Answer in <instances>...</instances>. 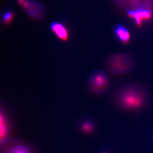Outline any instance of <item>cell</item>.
Wrapping results in <instances>:
<instances>
[{
    "label": "cell",
    "mask_w": 153,
    "mask_h": 153,
    "mask_svg": "<svg viewBox=\"0 0 153 153\" xmlns=\"http://www.w3.org/2000/svg\"><path fill=\"white\" fill-rule=\"evenodd\" d=\"M134 63V58L131 55L120 53L110 55L105 61V67L111 74L120 75L130 71Z\"/></svg>",
    "instance_id": "7a4b0ae2"
},
{
    "label": "cell",
    "mask_w": 153,
    "mask_h": 153,
    "mask_svg": "<svg viewBox=\"0 0 153 153\" xmlns=\"http://www.w3.org/2000/svg\"><path fill=\"white\" fill-rule=\"evenodd\" d=\"M129 16L135 20L136 24L139 26L141 25L143 20H149L152 17L150 11L146 10H138L130 11L128 13Z\"/></svg>",
    "instance_id": "5b68a950"
},
{
    "label": "cell",
    "mask_w": 153,
    "mask_h": 153,
    "mask_svg": "<svg viewBox=\"0 0 153 153\" xmlns=\"http://www.w3.org/2000/svg\"><path fill=\"white\" fill-rule=\"evenodd\" d=\"M114 32L119 41L124 44L129 42L130 38L129 31L123 26L118 25L114 28Z\"/></svg>",
    "instance_id": "52a82bcc"
},
{
    "label": "cell",
    "mask_w": 153,
    "mask_h": 153,
    "mask_svg": "<svg viewBox=\"0 0 153 153\" xmlns=\"http://www.w3.org/2000/svg\"><path fill=\"white\" fill-rule=\"evenodd\" d=\"M147 95L143 88L130 85L121 88L116 93L115 99L120 107L128 109L141 108L146 101Z\"/></svg>",
    "instance_id": "6da1fadb"
},
{
    "label": "cell",
    "mask_w": 153,
    "mask_h": 153,
    "mask_svg": "<svg viewBox=\"0 0 153 153\" xmlns=\"http://www.w3.org/2000/svg\"><path fill=\"white\" fill-rule=\"evenodd\" d=\"M83 129L86 132H90L92 131V126L90 123L88 122H86L83 124Z\"/></svg>",
    "instance_id": "8fae6325"
},
{
    "label": "cell",
    "mask_w": 153,
    "mask_h": 153,
    "mask_svg": "<svg viewBox=\"0 0 153 153\" xmlns=\"http://www.w3.org/2000/svg\"><path fill=\"white\" fill-rule=\"evenodd\" d=\"M18 3L26 9L27 12L31 16L38 18L41 14V9L39 4L31 1L30 0H18Z\"/></svg>",
    "instance_id": "277c9868"
},
{
    "label": "cell",
    "mask_w": 153,
    "mask_h": 153,
    "mask_svg": "<svg viewBox=\"0 0 153 153\" xmlns=\"http://www.w3.org/2000/svg\"><path fill=\"white\" fill-rule=\"evenodd\" d=\"M8 153H30V152L26 146L17 145L11 148Z\"/></svg>",
    "instance_id": "9c48e42d"
},
{
    "label": "cell",
    "mask_w": 153,
    "mask_h": 153,
    "mask_svg": "<svg viewBox=\"0 0 153 153\" xmlns=\"http://www.w3.org/2000/svg\"><path fill=\"white\" fill-rule=\"evenodd\" d=\"M89 81L94 91L99 92L106 87L108 79L104 71L97 69L92 72L89 76Z\"/></svg>",
    "instance_id": "3957f363"
},
{
    "label": "cell",
    "mask_w": 153,
    "mask_h": 153,
    "mask_svg": "<svg viewBox=\"0 0 153 153\" xmlns=\"http://www.w3.org/2000/svg\"></svg>",
    "instance_id": "7c38bea8"
},
{
    "label": "cell",
    "mask_w": 153,
    "mask_h": 153,
    "mask_svg": "<svg viewBox=\"0 0 153 153\" xmlns=\"http://www.w3.org/2000/svg\"><path fill=\"white\" fill-rule=\"evenodd\" d=\"M14 18V15L11 12H9L4 15L3 21L7 24H8L11 22Z\"/></svg>",
    "instance_id": "30bf717a"
},
{
    "label": "cell",
    "mask_w": 153,
    "mask_h": 153,
    "mask_svg": "<svg viewBox=\"0 0 153 153\" xmlns=\"http://www.w3.org/2000/svg\"><path fill=\"white\" fill-rule=\"evenodd\" d=\"M8 132L7 125V122L4 116L1 114V130H0V136H1V142L4 141L7 137Z\"/></svg>",
    "instance_id": "ba28073f"
},
{
    "label": "cell",
    "mask_w": 153,
    "mask_h": 153,
    "mask_svg": "<svg viewBox=\"0 0 153 153\" xmlns=\"http://www.w3.org/2000/svg\"><path fill=\"white\" fill-rule=\"evenodd\" d=\"M51 29L60 40L63 41H67L69 40L67 29L62 24L54 22L51 24Z\"/></svg>",
    "instance_id": "8992f818"
}]
</instances>
